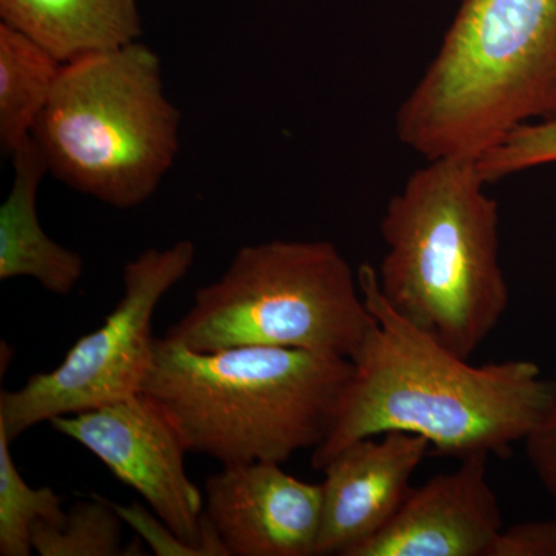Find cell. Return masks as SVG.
Listing matches in <instances>:
<instances>
[{"mask_svg":"<svg viewBox=\"0 0 556 556\" xmlns=\"http://www.w3.org/2000/svg\"><path fill=\"white\" fill-rule=\"evenodd\" d=\"M372 321L351 358L353 372L327 439L311 456L321 470L364 438L404 431L438 455L506 456L525 442L546 408L548 380L530 361L471 365L417 329L380 294L378 269L358 266Z\"/></svg>","mask_w":556,"mask_h":556,"instance_id":"obj_1","label":"cell"},{"mask_svg":"<svg viewBox=\"0 0 556 556\" xmlns=\"http://www.w3.org/2000/svg\"><path fill=\"white\" fill-rule=\"evenodd\" d=\"M353 362L276 346L197 353L163 338L142 394L188 453L222 466L285 464L316 450L334 424Z\"/></svg>","mask_w":556,"mask_h":556,"instance_id":"obj_2","label":"cell"},{"mask_svg":"<svg viewBox=\"0 0 556 556\" xmlns=\"http://www.w3.org/2000/svg\"><path fill=\"white\" fill-rule=\"evenodd\" d=\"M475 160L427 161L388 201L379 289L399 316L470 358L508 306L500 211Z\"/></svg>","mask_w":556,"mask_h":556,"instance_id":"obj_3","label":"cell"},{"mask_svg":"<svg viewBox=\"0 0 556 556\" xmlns=\"http://www.w3.org/2000/svg\"><path fill=\"white\" fill-rule=\"evenodd\" d=\"M556 116V0H460L434 60L396 116L427 161L477 160Z\"/></svg>","mask_w":556,"mask_h":556,"instance_id":"obj_4","label":"cell"},{"mask_svg":"<svg viewBox=\"0 0 556 556\" xmlns=\"http://www.w3.org/2000/svg\"><path fill=\"white\" fill-rule=\"evenodd\" d=\"M179 126L160 56L138 40L62 65L31 137L54 178L109 206L134 208L174 166Z\"/></svg>","mask_w":556,"mask_h":556,"instance_id":"obj_5","label":"cell"},{"mask_svg":"<svg viewBox=\"0 0 556 556\" xmlns=\"http://www.w3.org/2000/svg\"><path fill=\"white\" fill-rule=\"evenodd\" d=\"M372 321L334 244L273 240L241 248L164 338L197 353L276 346L351 361Z\"/></svg>","mask_w":556,"mask_h":556,"instance_id":"obj_6","label":"cell"},{"mask_svg":"<svg viewBox=\"0 0 556 556\" xmlns=\"http://www.w3.org/2000/svg\"><path fill=\"white\" fill-rule=\"evenodd\" d=\"M195 257V244L181 240L169 248L148 249L127 262L123 298L104 324L78 339L53 371L0 393V428L10 441L54 417L141 394L155 361L156 306L188 276Z\"/></svg>","mask_w":556,"mask_h":556,"instance_id":"obj_7","label":"cell"},{"mask_svg":"<svg viewBox=\"0 0 556 556\" xmlns=\"http://www.w3.org/2000/svg\"><path fill=\"white\" fill-rule=\"evenodd\" d=\"M149 504L186 543L229 556L204 518L203 492L190 481L181 438L146 394L50 420Z\"/></svg>","mask_w":556,"mask_h":556,"instance_id":"obj_8","label":"cell"},{"mask_svg":"<svg viewBox=\"0 0 556 556\" xmlns=\"http://www.w3.org/2000/svg\"><path fill=\"white\" fill-rule=\"evenodd\" d=\"M321 484L280 464L223 466L204 484V518L229 556H316Z\"/></svg>","mask_w":556,"mask_h":556,"instance_id":"obj_9","label":"cell"},{"mask_svg":"<svg viewBox=\"0 0 556 556\" xmlns=\"http://www.w3.org/2000/svg\"><path fill=\"white\" fill-rule=\"evenodd\" d=\"M486 459L466 457L456 470L412 486L391 521L348 556H486L504 529Z\"/></svg>","mask_w":556,"mask_h":556,"instance_id":"obj_10","label":"cell"},{"mask_svg":"<svg viewBox=\"0 0 556 556\" xmlns=\"http://www.w3.org/2000/svg\"><path fill=\"white\" fill-rule=\"evenodd\" d=\"M430 442L388 431L353 442L328 460L316 556H348L378 535L407 497Z\"/></svg>","mask_w":556,"mask_h":556,"instance_id":"obj_11","label":"cell"},{"mask_svg":"<svg viewBox=\"0 0 556 556\" xmlns=\"http://www.w3.org/2000/svg\"><path fill=\"white\" fill-rule=\"evenodd\" d=\"M14 178L0 206V280L33 278L51 294L68 295L84 276L78 252L61 247L40 226L38 192L49 174L33 137L14 150Z\"/></svg>","mask_w":556,"mask_h":556,"instance_id":"obj_12","label":"cell"},{"mask_svg":"<svg viewBox=\"0 0 556 556\" xmlns=\"http://www.w3.org/2000/svg\"><path fill=\"white\" fill-rule=\"evenodd\" d=\"M0 21L61 64L138 42V0H0Z\"/></svg>","mask_w":556,"mask_h":556,"instance_id":"obj_13","label":"cell"},{"mask_svg":"<svg viewBox=\"0 0 556 556\" xmlns=\"http://www.w3.org/2000/svg\"><path fill=\"white\" fill-rule=\"evenodd\" d=\"M62 65L35 40L0 22V146L5 155L31 137Z\"/></svg>","mask_w":556,"mask_h":556,"instance_id":"obj_14","label":"cell"},{"mask_svg":"<svg viewBox=\"0 0 556 556\" xmlns=\"http://www.w3.org/2000/svg\"><path fill=\"white\" fill-rule=\"evenodd\" d=\"M123 525L110 501L93 495L73 504L61 525L36 522L33 551L40 556L129 555L123 547Z\"/></svg>","mask_w":556,"mask_h":556,"instance_id":"obj_15","label":"cell"},{"mask_svg":"<svg viewBox=\"0 0 556 556\" xmlns=\"http://www.w3.org/2000/svg\"><path fill=\"white\" fill-rule=\"evenodd\" d=\"M11 441L0 428V555L30 556L36 522L61 525V497L50 486L33 489L22 478L10 452Z\"/></svg>","mask_w":556,"mask_h":556,"instance_id":"obj_16","label":"cell"},{"mask_svg":"<svg viewBox=\"0 0 556 556\" xmlns=\"http://www.w3.org/2000/svg\"><path fill=\"white\" fill-rule=\"evenodd\" d=\"M552 163H556V116L518 127L475 160L486 185Z\"/></svg>","mask_w":556,"mask_h":556,"instance_id":"obj_17","label":"cell"},{"mask_svg":"<svg viewBox=\"0 0 556 556\" xmlns=\"http://www.w3.org/2000/svg\"><path fill=\"white\" fill-rule=\"evenodd\" d=\"M525 448L536 478L556 500V371L548 380L546 408L532 433L525 439Z\"/></svg>","mask_w":556,"mask_h":556,"instance_id":"obj_18","label":"cell"},{"mask_svg":"<svg viewBox=\"0 0 556 556\" xmlns=\"http://www.w3.org/2000/svg\"><path fill=\"white\" fill-rule=\"evenodd\" d=\"M124 525H129L146 541L153 554L159 556H207V552L193 544L186 543L170 529L166 522L152 510L131 504L119 506L112 503Z\"/></svg>","mask_w":556,"mask_h":556,"instance_id":"obj_19","label":"cell"},{"mask_svg":"<svg viewBox=\"0 0 556 556\" xmlns=\"http://www.w3.org/2000/svg\"><path fill=\"white\" fill-rule=\"evenodd\" d=\"M486 556H556V521L504 527Z\"/></svg>","mask_w":556,"mask_h":556,"instance_id":"obj_20","label":"cell"}]
</instances>
